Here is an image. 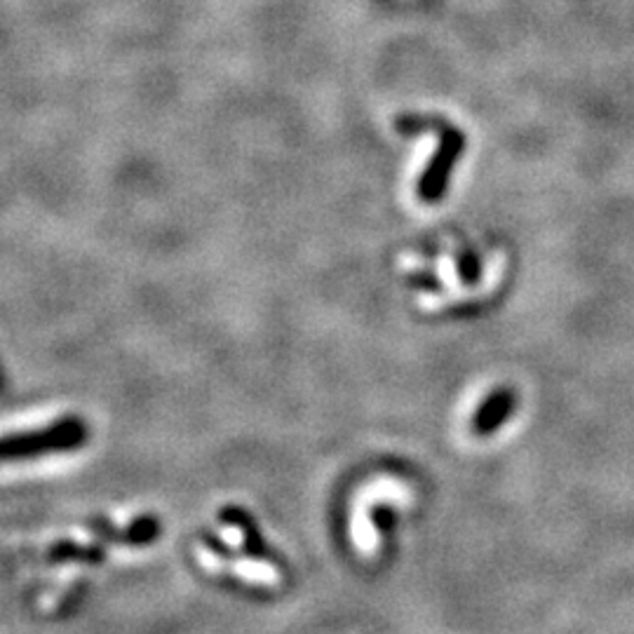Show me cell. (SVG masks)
<instances>
[{
  "label": "cell",
  "instance_id": "5b68a950",
  "mask_svg": "<svg viewBox=\"0 0 634 634\" xmlns=\"http://www.w3.org/2000/svg\"><path fill=\"white\" fill-rule=\"evenodd\" d=\"M372 519H374V524L379 526L381 531H388L390 526H393V510H390V508H379V510L374 512Z\"/></svg>",
  "mask_w": 634,
  "mask_h": 634
},
{
  "label": "cell",
  "instance_id": "7a4b0ae2",
  "mask_svg": "<svg viewBox=\"0 0 634 634\" xmlns=\"http://www.w3.org/2000/svg\"><path fill=\"white\" fill-rule=\"evenodd\" d=\"M221 522L238 526V529L242 531V548H245L247 559H254V562H263V564L278 562L273 548L263 541L261 531L256 529L252 515H247L245 510L233 508V505L231 508H224L221 510Z\"/></svg>",
  "mask_w": 634,
  "mask_h": 634
},
{
  "label": "cell",
  "instance_id": "6da1fadb",
  "mask_svg": "<svg viewBox=\"0 0 634 634\" xmlns=\"http://www.w3.org/2000/svg\"><path fill=\"white\" fill-rule=\"evenodd\" d=\"M87 440H90V428L83 418H57L45 428L0 437V465L52 454H69V451L85 447Z\"/></svg>",
  "mask_w": 634,
  "mask_h": 634
},
{
  "label": "cell",
  "instance_id": "3957f363",
  "mask_svg": "<svg viewBox=\"0 0 634 634\" xmlns=\"http://www.w3.org/2000/svg\"><path fill=\"white\" fill-rule=\"evenodd\" d=\"M517 409V395L508 388L496 390L487 400L482 402V407L477 409L475 418H472V433L477 435H491L503 426L505 418L515 414Z\"/></svg>",
  "mask_w": 634,
  "mask_h": 634
},
{
  "label": "cell",
  "instance_id": "277c9868",
  "mask_svg": "<svg viewBox=\"0 0 634 634\" xmlns=\"http://www.w3.org/2000/svg\"><path fill=\"white\" fill-rule=\"evenodd\" d=\"M50 562H80V564H99L104 559V550L97 545H85L76 541H59L47 550Z\"/></svg>",
  "mask_w": 634,
  "mask_h": 634
},
{
  "label": "cell",
  "instance_id": "8992f818",
  "mask_svg": "<svg viewBox=\"0 0 634 634\" xmlns=\"http://www.w3.org/2000/svg\"><path fill=\"white\" fill-rule=\"evenodd\" d=\"M5 383H8V381H5V376H3V369H0V393H3V390H5Z\"/></svg>",
  "mask_w": 634,
  "mask_h": 634
}]
</instances>
